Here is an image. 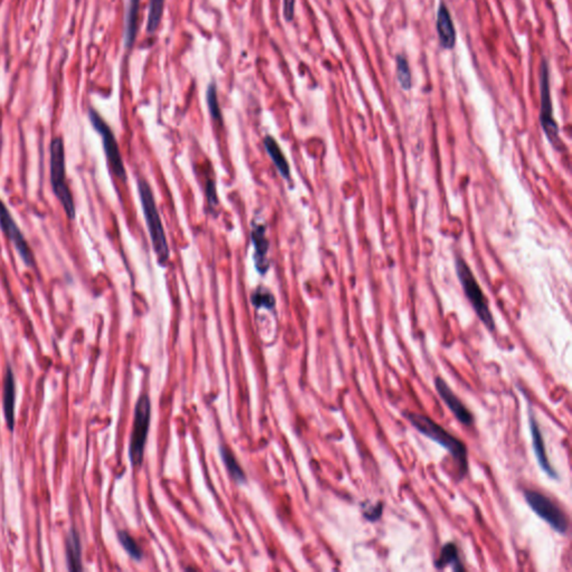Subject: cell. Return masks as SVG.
Here are the masks:
<instances>
[{"instance_id": "25", "label": "cell", "mask_w": 572, "mask_h": 572, "mask_svg": "<svg viewBox=\"0 0 572 572\" xmlns=\"http://www.w3.org/2000/svg\"><path fill=\"white\" fill-rule=\"evenodd\" d=\"M295 14V0H283V15L286 22H292Z\"/></svg>"}, {"instance_id": "4", "label": "cell", "mask_w": 572, "mask_h": 572, "mask_svg": "<svg viewBox=\"0 0 572 572\" xmlns=\"http://www.w3.org/2000/svg\"><path fill=\"white\" fill-rule=\"evenodd\" d=\"M456 273L460 280L464 293L469 298V303L473 306L475 313L478 314L480 320L483 322L489 331H494L495 323L492 313L489 311V302L487 296L482 291L481 286L478 283V280L475 278L474 274L469 269L466 262L463 258L457 256L455 260Z\"/></svg>"}, {"instance_id": "20", "label": "cell", "mask_w": 572, "mask_h": 572, "mask_svg": "<svg viewBox=\"0 0 572 572\" xmlns=\"http://www.w3.org/2000/svg\"><path fill=\"white\" fill-rule=\"evenodd\" d=\"M396 69H397V78L401 89L405 91L412 89V73H410V64L403 55H398L396 58Z\"/></svg>"}, {"instance_id": "22", "label": "cell", "mask_w": 572, "mask_h": 572, "mask_svg": "<svg viewBox=\"0 0 572 572\" xmlns=\"http://www.w3.org/2000/svg\"><path fill=\"white\" fill-rule=\"evenodd\" d=\"M117 538H119L120 544H122L124 550H126V553H129L132 559L141 560V558H142L141 548L129 533L126 532V531H119V532H117Z\"/></svg>"}, {"instance_id": "8", "label": "cell", "mask_w": 572, "mask_h": 572, "mask_svg": "<svg viewBox=\"0 0 572 572\" xmlns=\"http://www.w3.org/2000/svg\"><path fill=\"white\" fill-rule=\"evenodd\" d=\"M524 498L533 512L546 521L555 531L561 535L566 532L568 518L566 513L551 498L537 491H527L524 493Z\"/></svg>"}, {"instance_id": "9", "label": "cell", "mask_w": 572, "mask_h": 572, "mask_svg": "<svg viewBox=\"0 0 572 572\" xmlns=\"http://www.w3.org/2000/svg\"><path fill=\"white\" fill-rule=\"evenodd\" d=\"M0 229L3 230V235L8 238V241L12 244V246L17 251L19 258L23 260L24 264L29 269L36 267V260L33 253V249L29 246L23 232L20 230L19 226L12 217V214L9 212L6 205L0 199Z\"/></svg>"}, {"instance_id": "3", "label": "cell", "mask_w": 572, "mask_h": 572, "mask_svg": "<svg viewBox=\"0 0 572 572\" xmlns=\"http://www.w3.org/2000/svg\"><path fill=\"white\" fill-rule=\"evenodd\" d=\"M137 189H139L143 214L146 218V226L149 230L152 247L157 256L158 263L160 264L161 267H165L169 260L170 251L160 214L158 212L155 197L152 194L151 187L148 181L140 179L137 181Z\"/></svg>"}, {"instance_id": "13", "label": "cell", "mask_w": 572, "mask_h": 572, "mask_svg": "<svg viewBox=\"0 0 572 572\" xmlns=\"http://www.w3.org/2000/svg\"><path fill=\"white\" fill-rule=\"evenodd\" d=\"M15 401H16V384H15L14 372L8 366L5 378H3V408L7 426L12 432L15 426Z\"/></svg>"}, {"instance_id": "6", "label": "cell", "mask_w": 572, "mask_h": 572, "mask_svg": "<svg viewBox=\"0 0 572 572\" xmlns=\"http://www.w3.org/2000/svg\"><path fill=\"white\" fill-rule=\"evenodd\" d=\"M89 117L92 126L102 137L104 152H106V159L109 161L112 171L115 172V175L119 179L126 181V167H124V159L121 155L115 133L112 131L109 124L104 121L103 117H101L94 109H90Z\"/></svg>"}, {"instance_id": "5", "label": "cell", "mask_w": 572, "mask_h": 572, "mask_svg": "<svg viewBox=\"0 0 572 572\" xmlns=\"http://www.w3.org/2000/svg\"><path fill=\"white\" fill-rule=\"evenodd\" d=\"M151 403L149 397L142 395L137 401L135 410V421L130 439V460L135 466H140L143 461L146 437L149 432Z\"/></svg>"}, {"instance_id": "14", "label": "cell", "mask_w": 572, "mask_h": 572, "mask_svg": "<svg viewBox=\"0 0 572 572\" xmlns=\"http://www.w3.org/2000/svg\"><path fill=\"white\" fill-rule=\"evenodd\" d=\"M530 429H531V436H532L533 449H535V457L538 460L539 465L544 469L546 474L550 478H558V475L553 467L550 464L549 458L546 455V445H544V437L539 428L538 421H535L532 415H530Z\"/></svg>"}, {"instance_id": "26", "label": "cell", "mask_w": 572, "mask_h": 572, "mask_svg": "<svg viewBox=\"0 0 572 572\" xmlns=\"http://www.w3.org/2000/svg\"><path fill=\"white\" fill-rule=\"evenodd\" d=\"M207 196H208L209 203L212 207L217 205V195H216V189H214V183L212 181H209L207 183Z\"/></svg>"}, {"instance_id": "10", "label": "cell", "mask_w": 572, "mask_h": 572, "mask_svg": "<svg viewBox=\"0 0 572 572\" xmlns=\"http://www.w3.org/2000/svg\"><path fill=\"white\" fill-rule=\"evenodd\" d=\"M435 387L438 395L441 396L444 403H446V406L457 418L458 421L463 423V425H466V426H471L473 421H474L472 414L467 410L466 406L460 401V398L449 388L445 380L439 377L436 378Z\"/></svg>"}, {"instance_id": "19", "label": "cell", "mask_w": 572, "mask_h": 572, "mask_svg": "<svg viewBox=\"0 0 572 572\" xmlns=\"http://www.w3.org/2000/svg\"><path fill=\"white\" fill-rule=\"evenodd\" d=\"M163 9H165V0H150L149 14H148V22H146V33L153 35L159 28L161 19H162Z\"/></svg>"}, {"instance_id": "11", "label": "cell", "mask_w": 572, "mask_h": 572, "mask_svg": "<svg viewBox=\"0 0 572 572\" xmlns=\"http://www.w3.org/2000/svg\"><path fill=\"white\" fill-rule=\"evenodd\" d=\"M436 31H437L438 40H439L441 47L445 49H454L456 44L455 27H454L451 12L444 3H441L438 7Z\"/></svg>"}, {"instance_id": "1", "label": "cell", "mask_w": 572, "mask_h": 572, "mask_svg": "<svg viewBox=\"0 0 572 572\" xmlns=\"http://www.w3.org/2000/svg\"><path fill=\"white\" fill-rule=\"evenodd\" d=\"M405 417L410 421L412 426L417 429L418 432L448 451L457 465L458 473L462 478L466 474L467 469H469L467 449L458 438L447 432L446 429L443 428L441 425L436 423L432 418L419 415L415 412H407L405 414Z\"/></svg>"}, {"instance_id": "23", "label": "cell", "mask_w": 572, "mask_h": 572, "mask_svg": "<svg viewBox=\"0 0 572 572\" xmlns=\"http://www.w3.org/2000/svg\"><path fill=\"white\" fill-rule=\"evenodd\" d=\"M221 455H223L224 462L226 464L229 474L232 475L236 481H244L245 475H244L243 469L238 465L237 461H236V458L234 457L232 453L229 452L228 449L223 448L221 449Z\"/></svg>"}, {"instance_id": "12", "label": "cell", "mask_w": 572, "mask_h": 572, "mask_svg": "<svg viewBox=\"0 0 572 572\" xmlns=\"http://www.w3.org/2000/svg\"><path fill=\"white\" fill-rule=\"evenodd\" d=\"M267 229L264 225L255 224L252 229V242L255 249V264L256 269L260 274L267 273L269 264L267 260V252H269V241L267 238Z\"/></svg>"}, {"instance_id": "24", "label": "cell", "mask_w": 572, "mask_h": 572, "mask_svg": "<svg viewBox=\"0 0 572 572\" xmlns=\"http://www.w3.org/2000/svg\"><path fill=\"white\" fill-rule=\"evenodd\" d=\"M252 303L256 308H267V309H273L275 305L274 296L267 291H255L252 295Z\"/></svg>"}, {"instance_id": "17", "label": "cell", "mask_w": 572, "mask_h": 572, "mask_svg": "<svg viewBox=\"0 0 572 572\" xmlns=\"http://www.w3.org/2000/svg\"><path fill=\"white\" fill-rule=\"evenodd\" d=\"M264 146H265L267 153H269V157L272 159L273 163H274L275 167L278 168L282 177L285 178V179H289L291 170H289V162L286 160V158L284 157V153L282 152V150H280V146H278V143L276 142L274 137H265V139H264Z\"/></svg>"}, {"instance_id": "15", "label": "cell", "mask_w": 572, "mask_h": 572, "mask_svg": "<svg viewBox=\"0 0 572 572\" xmlns=\"http://www.w3.org/2000/svg\"><path fill=\"white\" fill-rule=\"evenodd\" d=\"M140 3L141 0H128V5H126L124 45L128 49H131L137 40Z\"/></svg>"}, {"instance_id": "2", "label": "cell", "mask_w": 572, "mask_h": 572, "mask_svg": "<svg viewBox=\"0 0 572 572\" xmlns=\"http://www.w3.org/2000/svg\"><path fill=\"white\" fill-rule=\"evenodd\" d=\"M66 174L65 146L62 137H54L49 146V177L52 185L53 194L63 207L66 216L69 219L76 217V207L71 188L67 183Z\"/></svg>"}, {"instance_id": "18", "label": "cell", "mask_w": 572, "mask_h": 572, "mask_svg": "<svg viewBox=\"0 0 572 572\" xmlns=\"http://www.w3.org/2000/svg\"><path fill=\"white\" fill-rule=\"evenodd\" d=\"M448 564L453 566L454 571H463V570L465 569L463 564H462L461 560H460L457 546L454 544H445L443 549H441L439 558L435 561V566L438 568V569H443V568L448 566Z\"/></svg>"}, {"instance_id": "7", "label": "cell", "mask_w": 572, "mask_h": 572, "mask_svg": "<svg viewBox=\"0 0 572 572\" xmlns=\"http://www.w3.org/2000/svg\"><path fill=\"white\" fill-rule=\"evenodd\" d=\"M541 89V126L544 128L546 139L555 146V149L561 150L564 148V143L561 142L559 137V128L553 119V102L550 96L549 67L546 60H544L541 64L540 74Z\"/></svg>"}, {"instance_id": "16", "label": "cell", "mask_w": 572, "mask_h": 572, "mask_svg": "<svg viewBox=\"0 0 572 572\" xmlns=\"http://www.w3.org/2000/svg\"><path fill=\"white\" fill-rule=\"evenodd\" d=\"M66 561L69 571H81L82 566V544L78 531L72 529L66 537Z\"/></svg>"}, {"instance_id": "21", "label": "cell", "mask_w": 572, "mask_h": 572, "mask_svg": "<svg viewBox=\"0 0 572 572\" xmlns=\"http://www.w3.org/2000/svg\"><path fill=\"white\" fill-rule=\"evenodd\" d=\"M206 101L209 113L212 115V119L217 121V122H221L223 117H221V106H219V101H218L217 86H216V84H209L206 92Z\"/></svg>"}]
</instances>
